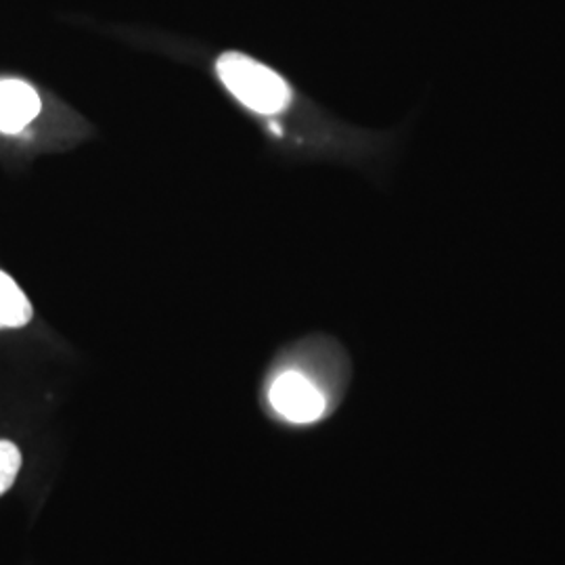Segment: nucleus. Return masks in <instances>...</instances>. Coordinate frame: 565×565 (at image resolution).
Returning <instances> with one entry per match:
<instances>
[{
    "label": "nucleus",
    "mask_w": 565,
    "mask_h": 565,
    "mask_svg": "<svg viewBox=\"0 0 565 565\" xmlns=\"http://www.w3.org/2000/svg\"><path fill=\"white\" fill-rule=\"evenodd\" d=\"M21 469V452L18 445L0 440V497L15 484Z\"/></svg>",
    "instance_id": "obj_5"
},
{
    "label": "nucleus",
    "mask_w": 565,
    "mask_h": 565,
    "mask_svg": "<svg viewBox=\"0 0 565 565\" xmlns=\"http://www.w3.org/2000/svg\"><path fill=\"white\" fill-rule=\"evenodd\" d=\"M270 404L291 424L319 422L327 413V396L319 385L300 371H285L270 385Z\"/></svg>",
    "instance_id": "obj_2"
},
{
    "label": "nucleus",
    "mask_w": 565,
    "mask_h": 565,
    "mask_svg": "<svg viewBox=\"0 0 565 565\" xmlns=\"http://www.w3.org/2000/svg\"><path fill=\"white\" fill-rule=\"evenodd\" d=\"M216 74L237 102L260 116H277L294 99L291 86L281 74L243 53L221 55Z\"/></svg>",
    "instance_id": "obj_1"
},
{
    "label": "nucleus",
    "mask_w": 565,
    "mask_h": 565,
    "mask_svg": "<svg viewBox=\"0 0 565 565\" xmlns=\"http://www.w3.org/2000/svg\"><path fill=\"white\" fill-rule=\"evenodd\" d=\"M32 303L20 285L0 270V329H18L32 321Z\"/></svg>",
    "instance_id": "obj_4"
},
{
    "label": "nucleus",
    "mask_w": 565,
    "mask_h": 565,
    "mask_svg": "<svg viewBox=\"0 0 565 565\" xmlns=\"http://www.w3.org/2000/svg\"><path fill=\"white\" fill-rule=\"evenodd\" d=\"M41 109V97L28 82L0 81V132L18 135L39 118Z\"/></svg>",
    "instance_id": "obj_3"
}]
</instances>
